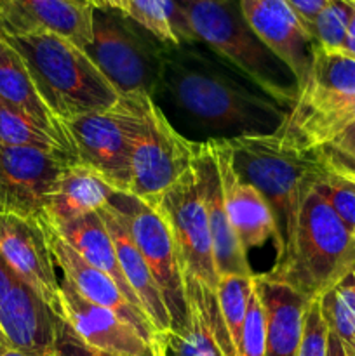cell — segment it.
I'll return each instance as SVG.
<instances>
[{"label": "cell", "instance_id": "cell-1", "mask_svg": "<svg viewBox=\"0 0 355 356\" xmlns=\"http://www.w3.org/2000/svg\"><path fill=\"white\" fill-rule=\"evenodd\" d=\"M197 44L164 45L155 92L160 90L183 117L216 134L214 139L277 131L287 110L228 61Z\"/></svg>", "mask_w": 355, "mask_h": 356}, {"label": "cell", "instance_id": "cell-2", "mask_svg": "<svg viewBox=\"0 0 355 356\" xmlns=\"http://www.w3.org/2000/svg\"><path fill=\"white\" fill-rule=\"evenodd\" d=\"M237 176L260 191L274 214L278 233L277 259L284 256L306 193L326 169L313 152L298 148L278 132L223 139Z\"/></svg>", "mask_w": 355, "mask_h": 356}, {"label": "cell", "instance_id": "cell-3", "mask_svg": "<svg viewBox=\"0 0 355 356\" xmlns=\"http://www.w3.org/2000/svg\"><path fill=\"white\" fill-rule=\"evenodd\" d=\"M3 37L24 59L38 94L61 122L108 110L120 97L90 56L66 38L54 33Z\"/></svg>", "mask_w": 355, "mask_h": 356}, {"label": "cell", "instance_id": "cell-4", "mask_svg": "<svg viewBox=\"0 0 355 356\" xmlns=\"http://www.w3.org/2000/svg\"><path fill=\"white\" fill-rule=\"evenodd\" d=\"M355 268V238L315 188L306 193L294 235L274 270L260 275L308 301L326 294Z\"/></svg>", "mask_w": 355, "mask_h": 356}, {"label": "cell", "instance_id": "cell-5", "mask_svg": "<svg viewBox=\"0 0 355 356\" xmlns=\"http://www.w3.org/2000/svg\"><path fill=\"white\" fill-rule=\"evenodd\" d=\"M178 6L191 40L228 61L285 110L296 103L294 75L254 35L237 0H178Z\"/></svg>", "mask_w": 355, "mask_h": 356}, {"label": "cell", "instance_id": "cell-6", "mask_svg": "<svg viewBox=\"0 0 355 356\" xmlns=\"http://www.w3.org/2000/svg\"><path fill=\"white\" fill-rule=\"evenodd\" d=\"M355 122V59L317 47L312 70L281 129L301 148L319 149Z\"/></svg>", "mask_w": 355, "mask_h": 356}, {"label": "cell", "instance_id": "cell-7", "mask_svg": "<svg viewBox=\"0 0 355 356\" xmlns=\"http://www.w3.org/2000/svg\"><path fill=\"white\" fill-rule=\"evenodd\" d=\"M148 96L122 94L108 110L63 122L80 165L100 174L118 193L129 195L132 141Z\"/></svg>", "mask_w": 355, "mask_h": 356}, {"label": "cell", "instance_id": "cell-8", "mask_svg": "<svg viewBox=\"0 0 355 356\" xmlns=\"http://www.w3.org/2000/svg\"><path fill=\"white\" fill-rule=\"evenodd\" d=\"M120 10L94 9L93 44L86 49L97 68L120 94L145 92L153 97L164 63V45Z\"/></svg>", "mask_w": 355, "mask_h": 356}, {"label": "cell", "instance_id": "cell-9", "mask_svg": "<svg viewBox=\"0 0 355 356\" xmlns=\"http://www.w3.org/2000/svg\"><path fill=\"white\" fill-rule=\"evenodd\" d=\"M195 148L197 141L184 138L153 97H146L132 141L129 195L155 207L162 195L191 169Z\"/></svg>", "mask_w": 355, "mask_h": 356}, {"label": "cell", "instance_id": "cell-10", "mask_svg": "<svg viewBox=\"0 0 355 356\" xmlns=\"http://www.w3.org/2000/svg\"><path fill=\"white\" fill-rule=\"evenodd\" d=\"M108 207L120 219L152 270L169 313L171 329L183 327L188 318L183 277L173 236L164 219L155 209L127 193L115 195Z\"/></svg>", "mask_w": 355, "mask_h": 356}, {"label": "cell", "instance_id": "cell-11", "mask_svg": "<svg viewBox=\"0 0 355 356\" xmlns=\"http://www.w3.org/2000/svg\"><path fill=\"white\" fill-rule=\"evenodd\" d=\"M153 209L169 228L183 280L194 278L209 291H218L211 233L194 169L187 170Z\"/></svg>", "mask_w": 355, "mask_h": 356}, {"label": "cell", "instance_id": "cell-12", "mask_svg": "<svg viewBox=\"0 0 355 356\" xmlns=\"http://www.w3.org/2000/svg\"><path fill=\"white\" fill-rule=\"evenodd\" d=\"M72 163L54 153L0 143V214L44 218L49 197Z\"/></svg>", "mask_w": 355, "mask_h": 356}, {"label": "cell", "instance_id": "cell-13", "mask_svg": "<svg viewBox=\"0 0 355 356\" xmlns=\"http://www.w3.org/2000/svg\"><path fill=\"white\" fill-rule=\"evenodd\" d=\"M0 256L23 284L59 315V277L38 219L0 214Z\"/></svg>", "mask_w": 355, "mask_h": 356}, {"label": "cell", "instance_id": "cell-14", "mask_svg": "<svg viewBox=\"0 0 355 356\" xmlns=\"http://www.w3.org/2000/svg\"><path fill=\"white\" fill-rule=\"evenodd\" d=\"M258 38L291 70L298 89L306 82L315 54V38L285 0H237Z\"/></svg>", "mask_w": 355, "mask_h": 356}, {"label": "cell", "instance_id": "cell-15", "mask_svg": "<svg viewBox=\"0 0 355 356\" xmlns=\"http://www.w3.org/2000/svg\"><path fill=\"white\" fill-rule=\"evenodd\" d=\"M96 7L84 0H0V33H54L86 51Z\"/></svg>", "mask_w": 355, "mask_h": 356}, {"label": "cell", "instance_id": "cell-16", "mask_svg": "<svg viewBox=\"0 0 355 356\" xmlns=\"http://www.w3.org/2000/svg\"><path fill=\"white\" fill-rule=\"evenodd\" d=\"M191 169L197 179L198 193L204 204L205 216H207L209 233H211L212 254H214L216 273L219 277L233 275V277L253 278V273L247 259V252L244 250L228 214H226L225 200H223L221 179H219L218 163H216L214 152L211 141H197Z\"/></svg>", "mask_w": 355, "mask_h": 356}, {"label": "cell", "instance_id": "cell-17", "mask_svg": "<svg viewBox=\"0 0 355 356\" xmlns=\"http://www.w3.org/2000/svg\"><path fill=\"white\" fill-rule=\"evenodd\" d=\"M38 222L44 228L45 238H47L49 249H51L52 257H54L56 266L63 271V277L77 289V292L84 296L87 301L113 312L118 318L129 323L146 343H152L155 329H153L146 313L134 308L125 299V296L122 294L117 284L110 277H106L103 271L90 266L72 245H68L59 236V233L52 228V225L45 221V218L38 219Z\"/></svg>", "mask_w": 355, "mask_h": 356}, {"label": "cell", "instance_id": "cell-18", "mask_svg": "<svg viewBox=\"0 0 355 356\" xmlns=\"http://www.w3.org/2000/svg\"><path fill=\"white\" fill-rule=\"evenodd\" d=\"M59 316L90 348L115 356H152L150 344L129 323L87 301L65 277L59 280Z\"/></svg>", "mask_w": 355, "mask_h": 356}, {"label": "cell", "instance_id": "cell-19", "mask_svg": "<svg viewBox=\"0 0 355 356\" xmlns=\"http://www.w3.org/2000/svg\"><path fill=\"white\" fill-rule=\"evenodd\" d=\"M218 163L219 179L223 188L226 214L242 243L244 250L263 247L268 240L278 249V233L274 214L261 197L260 191L237 176L232 163V155L223 139H209Z\"/></svg>", "mask_w": 355, "mask_h": 356}, {"label": "cell", "instance_id": "cell-20", "mask_svg": "<svg viewBox=\"0 0 355 356\" xmlns=\"http://www.w3.org/2000/svg\"><path fill=\"white\" fill-rule=\"evenodd\" d=\"M59 315L17 280L0 302V341L30 356H52Z\"/></svg>", "mask_w": 355, "mask_h": 356}, {"label": "cell", "instance_id": "cell-21", "mask_svg": "<svg viewBox=\"0 0 355 356\" xmlns=\"http://www.w3.org/2000/svg\"><path fill=\"white\" fill-rule=\"evenodd\" d=\"M103 218L104 225H106L108 232H110L111 240H113L115 252H117L118 263H120L122 273H124L125 280H127L129 287L134 292L136 298L141 302V308L148 315L150 322H152L155 332H164V330L171 329V318L167 313L166 302H164L160 289L157 285L155 277H153L152 270L146 264L145 257L141 256L136 243L132 242L131 235L122 225L120 219L113 214L108 204L104 205L101 211H97Z\"/></svg>", "mask_w": 355, "mask_h": 356}, {"label": "cell", "instance_id": "cell-22", "mask_svg": "<svg viewBox=\"0 0 355 356\" xmlns=\"http://www.w3.org/2000/svg\"><path fill=\"white\" fill-rule=\"evenodd\" d=\"M258 294L267 315L265 356H298L308 299L285 285L254 277Z\"/></svg>", "mask_w": 355, "mask_h": 356}, {"label": "cell", "instance_id": "cell-23", "mask_svg": "<svg viewBox=\"0 0 355 356\" xmlns=\"http://www.w3.org/2000/svg\"><path fill=\"white\" fill-rule=\"evenodd\" d=\"M0 97L30 115L44 131H47L52 138L58 139L75 155L65 125L44 103L31 80L26 63L2 33H0Z\"/></svg>", "mask_w": 355, "mask_h": 356}, {"label": "cell", "instance_id": "cell-24", "mask_svg": "<svg viewBox=\"0 0 355 356\" xmlns=\"http://www.w3.org/2000/svg\"><path fill=\"white\" fill-rule=\"evenodd\" d=\"M100 174L80 163H72L61 174L54 193L49 197L44 218L61 226L82 216L97 212L117 195Z\"/></svg>", "mask_w": 355, "mask_h": 356}, {"label": "cell", "instance_id": "cell-25", "mask_svg": "<svg viewBox=\"0 0 355 356\" xmlns=\"http://www.w3.org/2000/svg\"><path fill=\"white\" fill-rule=\"evenodd\" d=\"M45 221H47V219H45ZM49 225H51V222H49ZM52 228H54L56 232L59 233V236H61L68 245H72L73 249L90 264V266L97 268V270L103 271L106 277H110L111 280L117 284V287L120 289L122 294L125 296V299H127L134 308L145 312V309L141 308L139 299L136 298V294L131 291V287H129L124 273H122L120 263H118L117 252H115L113 240H111L110 232H108L106 225H104L100 212H90V214H86L82 216V218L75 219V221H70L61 226H52Z\"/></svg>", "mask_w": 355, "mask_h": 356}, {"label": "cell", "instance_id": "cell-26", "mask_svg": "<svg viewBox=\"0 0 355 356\" xmlns=\"http://www.w3.org/2000/svg\"><path fill=\"white\" fill-rule=\"evenodd\" d=\"M188 318L180 329L155 332L152 356H225L197 302L187 296Z\"/></svg>", "mask_w": 355, "mask_h": 356}, {"label": "cell", "instance_id": "cell-27", "mask_svg": "<svg viewBox=\"0 0 355 356\" xmlns=\"http://www.w3.org/2000/svg\"><path fill=\"white\" fill-rule=\"evenodd\" d=\"M157 42L169 47L191 44L178 0H127V14Z\"/></svg>", "mask_w": 355, "mask_h": 356}, {"label": "cell", "instance_id": "cell-28", "mask_svg": "<svg viewBox=\"0 0 355 356\" xmlns=\"http://www.w3.org/2000/svg\"><path fill=\"white\" fill-rule=\"evenodd\" d=\"M0 143L7 146H23V148L40 149L54 153L70 162L79 163L77 156L65 145L52 138L40 127L30 115L0 97Z\"/></svg>", "mask_w": 355, "mask_h": 356}, {"label": "cell", "instance_id": "cell-29", "mask_svg": "<svg viewBox=\"0 0 355 356\" xmlns=\"http://www.w3.org/2000/svg\"><path fill=\"white\" fill-rule=\"evenodd\" d=\"M320 305L331 332L343 343L348 356H355V268L320 296Z\"/></svg>", "mask_w": 355, "mask_h": 356}, {"label": "cell", "instance_id": "cell-30", "mask_svg": "<svg viewBox=\"0 0 355 356\" xmlns=\"http://www.w3.org/2000/svg\"><path fill=\"white\" fill-rule=\"evenodd\" d=\"M254 277H233V275H225L218 278V296L219 312H221L223 323L226 327L230 339H232L233 348L239 355L240 336H242L244 320H246L247 301H249L251 291H253Z\"/></svg>", "mask_w": 355, "mask_h": 356}, {"label": "cell", "instance_id": "cell-31", "mask_svg": "<svg viewBox=\"0 0 355 356\" xmlns=\"http://www.w3.org/2000/svg\"><path fill=\"white\" fill-rule=\"evenodd\" d=\"M352 3L347 0H327L326 7L312 23L317 47L326 52H341L352 17Z\"/></svg>", "mask_w": 355, "mask_h": 356}, {"label": "cell", "instance_id": "cell-32", "mask_svg": "<svg viewBox=\"0 0 355 356\" xmlns=\"http://www.w3.org/2000/svg\"><path fill=\"white\" fill-rule=\"evenodd\" d=\"M313 188L355 235V183L326 170Z\"/></svg>", "mask_w": 355, "mask_h": 356}, {"label": "cell", "instance_id": "cell-33", "mask_svg": "<svg viewBox=\"0 0 355 356\" xmlns=\"http://www.w3.org/2000/svg\"><path fill=\"white\" fill-rule=\"evenodd\" d=\"M313 153L327 172L355 183V122Z\"/></svg>", "mask_w": 355, "mask_h": 356}, {"label": "cell", "instance_id": "cell-34", "mask_svg": "<svg viewBox=\"0 0 355 356\" xmlns=\"http://www.w3.org/2000/svg\"><path fill=\"white\" fill-rule=\"evenodd\" d=\"M267 353V315L258 294L256 282L247 301L246 320L240 336L239 356H265Z\"/></svg>", "mask_w": 355, "mask_h": 356}, {"label": "cell", "instance_id": "cell-35", "mask_svg": "<svg viewBox=\"0 0 355 356\" xmlns=\"http://www.w3.org/2000/svg\"><path fill=\"white\" fill-rule=\"evenodd\" d=\"M327 341L329 325L324 318L320 298H315L306 306L298 356H327Z\"/></svg>", "mask_w": 355, "mask_h": 356}, {"label": "cell", "instance_id": "cell-36", "mask_svg": "<svg viewBox=\"0 0 355 356\" xmlns=\"http://www.w3.org/2000/svg\"><path fill=\"white\" fill-rule=\"evenodd\" d=\"M52 356H115L90 348L72 330V327L59 316L56 329V343Z\"/></svg>", "mask_w": 355, "mask_h": 356}, {"label": "cell", "instance_id": "cell-37", "mask_svg": "<svg viewBox=\"0 0 355 356\" xmlns=\"http://www.w3.org/2000/svg\"><path fill=\"white\" fill-rule=\"evenodd\" d=\"M292 10L299 16V19L312 31V23L319 16L320 10L326 7L327 0H285Z\"/></svg>", "mask_w": 355, "mask_h": 356}, {"label": "cell", "instance_id": "cell-38", "mask_svg": "<svg viewBox=\"0 0 355 356\" xmlns=\"http://www.w3.org/2000/svg\"><path fill=\"white\" fill-rule=\"evenodd\" d=\"M17 280H19V278L10 271V268L7 266L3 257L0 256V302H2L3 298L9 294V291L14 287V284H16Z\"/></svg>", "mask_w": 355, "mask_h": 356}, {"label": "cell", "instance_id": "cell-39", "mask_svg": "<svg viewBox=\"0 0 355 356\" xmlns=\"http://www.w3.org/2000/svg\"><path fill=\"white\" fill-rule=\"evenodd\" d=\"M352 7H354V9H352L350 24H348L347 37H345V44H343V49H341V54L355 59V3H352Z\"/></svg>", "mask_w": 355, "mask_h": 356}, {"label": "cell", "instance_id": "cell-40", "mask_svg": "<svg viewBox=\"0 0 355 356\" xmlns=\"http://www.w3.org/2000/svg\"><path fill=\"white\" fill-rule=\"evenodd\" d=\"M327 356H348L343 343L338 339V336L329 330V341H327Z\"/></svg>", "mask_w": 355, "mask_h": 356}, {"label": "cell", "instance_id": "cell-41", "mask_svg": "<svg viewBox=\"0 0 355 356\" xmlns=\"http://www.w3.org/2000/svg\"><path fill=\"white\" fill-rule=\"evenodd\" d=\"M108 7L115 10H120L122 14H127V0H106Z\"/></svg>", "mask_w": 355, "mask_h": 356}, {"label": "cell", "instance_id": "cell-42", "mask_svg": "<svg viewBox=\"0 0 355 356\" xmlns=\"http://www.w3.org/2000/svg\"><path fill=\"white\" fill-rule=\"evenodd\" d=\"M0 356H30V355H24L21 353V351L6 346V344H0Z\"/></svg>", "mask_w": 355, "mask_h": 356}, {"label": "cell", "instance_id": "cell-43", "mask_svg": "<svg viewBox=\"0 0 355 356\" xmlns=\"http://www.w3.org/2000/svg\"><path fill=\"white\" fill-rule=\"evenodd\" d=\"M84 2L93 3V6L96 7V9H103V7H108V6H106V2H104V0H84Z\"/></svg>", "mask_w": 355, "mask_h": 356}, {"label": "cell", "instance_id": "cell-44", "mask_svg": "<svg viewBox=\"0 0 355 356\" xmlns=\"http://www.w3.org/2000/svg\"><path fill=\"white\" fill-rule=\"evenodd\" d=\"M0 344H2V341H0Z\"/></svg>", "mask_w": 355, "mask_h": 356}, {"label": "cell", "instance_id": "cell-45", "mask_svg": "<svg viewBox=\"0 0 355 356\" xmlns=\"http://www.w3.org/2000/svg\"><path fill=\"white\" fill-rule=\"evenodd\" d=\"M104 2H106V0H104ZM106 6H108V3H106Z\"/></svg>", "mask_w": 355, "mask_h": 356}, {"label": "cell", "instance_id": "cell-46", "mask_svg": "<svg viewBox=\"0 0 355 356\" xmlns=\"http://www.w3.org/2000/svg\"><path fill=\"white\" fill-rule=\"evenodd\" d=\"M354 238H355V235H354Z\"/></svg>", "mask_w": 355, "mask_h": 356}, {"label": "cell", "instance_id": "cell-47", "mask_svg": "<svg viewBox=\"0 0 355 356\" xmlns=\"http://www.w3.org/2000/svg\"><path fill=\"white\" fill-rule=\"evenodd\" d=\"M352 3H354V2H352Z\"/></svg>", "mask_w": 355, "mask_h": 356}]
</instances>
